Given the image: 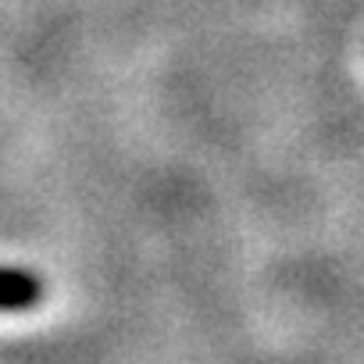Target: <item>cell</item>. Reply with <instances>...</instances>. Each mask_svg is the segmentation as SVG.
I'll use <instances>...</instances> for the list:
<instances>
[{"label": "cell", "mask_w": 364, "mask_h": 364, "mask_svg": "<svg viewBox=\"0 0 364 364\" xmlns=\"http://www.w3.org/2000/svg\"><path fill=\"white\" fill-rule=\"evenodd\" d=\"M40 300V282L26 272H0V311H26Z\"/></svg>", "instance_id": "1"}]
</instances>
